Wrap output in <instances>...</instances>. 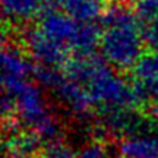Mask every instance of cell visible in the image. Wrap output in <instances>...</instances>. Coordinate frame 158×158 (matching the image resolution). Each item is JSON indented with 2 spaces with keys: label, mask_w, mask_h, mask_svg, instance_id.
<instances>
[{
  "label": "cell",
  "mask_w": 158,
  "mask_h": 158,
  "mask_svg": "<svg viewBox=\"0 0 158 158\" xmlns=\"http://www.w3.org/2000/svg\"><path fill=\"white\" fill-rule=\"evenodd\" d=\"M63 72L84 88L92 108L100 110L101 114L135 108L141 102L133 85L127 84L102 57L98 59L94 54L76 57L66 64Z\"/></svg>",
  "instance_id": "1"
},
{
  "label": "cell",
  "mask_w": 158,
  "mask_h": 158,
  "mask_svg": "<svg viewBox=\"0 0 158 158\" xmlns=\"http://www.w3.org/2000/svg\"><path fill=\"white\" fill-rule=\"evenodd\" d=\"M147 44L141 21L126 7H113L102 16L100 28L101 57L114 69L133 68Z\"/></svg>",
  "instance_id": "2"
},
{
  "label": "cell",
  "mask_w": 158,
  "mask_h": 158,
  "mask_svg": "<svg viewBox=\"0 0 158 158\" xmlns=\"http://www.w3.org/2000/svg\"><path fill=\"white\" fill-rule=\"evenodd\" d=\"M15 98L16 116L27 129L32 130L44 143L59 141L60 123L38 85L23 82L9 92Z\"/></svg>",
  "instance_id": "3"
},
{
  "label": "cell",
  "mask_w": 158,
  "mask_h": 158,
  "mask_svg": "<svg viewBox=\"0 0 158 158\" xmlns=\"http://www.w3.org/2000/svg\"><path fill=\"white\" fill-rule=\"evenodd\" d=\"M37 27L75 59L92 56L95 47L100 45V31L95 25L79 22L68 13L57 10L45 13Z\"/></svg>",
  "instance_id": "4"
},
{
  "label": "cell",
  "mask_w": 158,
  "mask_h": 158,
  "mask_svg": "<svg viewBox=\"0 0 158 158\" xmlns=\"http://www.w3.org/2000/svg\"><path fill=\"white\" fill-rule=\"evenodd\" d=\"M35 72L29 54L10 41H0V89L10 92Z\"/></svg>",
  "instance_id": "5"
},
{
  "label": "cell",
  "mask_w": 158,
  "mask_h": 158,
  "mask_svg": "<svg viewBox=\"0 0 158 158\" xmlns=\"http://www.w3.org/2000/svg\"><path fill=\"white\" fill-rule=\"evenodd\" d=\"M25 44L29 57L35 63H38L40 68L60 69L64 63H68L70 57L62 47H59L53 40L48 38L37 25L27 31Z\"/></svg>",
  "instance_id": "6"
},
{
  "label": "cell",
  "mask_w": 158,
  "mask_h": 158,
  "mask_svg": "<svg viewBox=\"0 0 158 158\" xmlns=\"http://www.w3.org/2000/svg\"><path fill=\"white\" fill-rule=\"evenodd\" d=\"M132 85L141 101L158 106V50L143 54L133 66Z\"/></svg>",
  "instance_id": "7"
},
{
  "label": "cell",
  "mask_w": 158,
  "mask_h": 158,
  "mask_svg": "<svg viewBox=\"0 0 158 158\" xmlns=\"http://www.w3.org/2000/svg\"><path fill=\"white\" fill-rule=\"evenodd\" d=\"M118 154L122 158H158V133L141 129L123 136Z\"/></svg>",
  "instance_id": "8"
},
{
  "label": "cell",
  "mask_w": 158,
  "mask_h": 158,
  "mask_svg": "<svg viewBox=\"0 0 158 158\" xmlns=\"http://www.w3.org/2000/svg\"><path fill=\"white\" fill-rule=\"evenodd\" d=\"M44 142L32 130H12L6 138L3 147L7 158H37Z\"/></svg>",
  "instance_id": "9"
},
{
  "label": "cell",
  "mask_w": 158,
  "mask_h": 158,
  "mask_svg": "<svg viewBox=\"0 0 158 158\" xmlns=\"http://www.w3.org/2000/svg\"><path fill=\"white\" fill-rule=\"evenodd\" d=\"M45 13V0H0V15L10 22L25 23Z\"/></svg>",
  "instance_id": "10"
},
{
  "label": "cell",
  "mask_w": 158,
  "mask_h": 158,
  "mask_svg": "<svg viewBox=\"0 0 158 158\" xmlns=\"http://www.w3.org/2000/svg\"><path fill=\"white\" fill-rule=\"evenodd\" d=\"M63 6L69 16L86 23H92L107 12V0H64Z\"/></svg>",
  "instance_id": "11"
},
{
  "label": "cell",
  "mask_w": 158,
  "mask_h": 158,
  "mask_svg": "<svg viewBox=\"0 0 158 158\" xmlns=\"http://www.w3.org/2000/svg\"><path fill=\"white\" fill-rule=\"evenodd\" d=\"M136 15L141 21L147 44L158 50V0H139Z\"/></svg>",
  "instance_id": "12"
},
{
  "label": "cell",
  "mask_w": 158,
  "mask_h": 158,
  "mask_svg": "<svg viewBox=\"0 0 158 158\" xmlns=\"http://www.w3.org/2000/svg\"><path fill=\"white\" fill-rule=\"evenodd\" d=\"M76 158H111L110 148L98 139L84 143L76 152Z\"/></svg>",
  "instance_id": "13"
},
{
  "label": "cell",
  "mask_w": 158,
  "mask_h": 158,
  "mask_svg": "<svg viewBox=\"0 0 158 158\" xmlns=\"http://www.w3.org/2000/svg\"><path fill=\"white\" fill-rule=\"evenodd\" d=\"M43 158H76V154L62 142H53L48 143Z\"/></svg>",
  "instance_id": "14"
},
{
  "label": "cell",
  "mask_w": 158,
  "mask_h": 158,
  "mask_svg": "<svg viewBox=\"0 0 158 158\" xmlns=\"http://www.w3.org/2000/svg\"><path fill=\"white\" fill-rule=\"evenodd\" d=\"M0 158H7V154H6V149L3 145H0Z\"/></svg>",
  "instance_id": "15"
},
{
  "label": "cell",
  "mask_w": 158,
  "mask_h": 158,
  "mask_svg": "<svg viewBox=\"0 0 158 158\" xmlns=\"http://www.w3.org/2000/svg\"><path fill=\"white\" fill-rule=\"evenodd\" d=\"M122 2H132V0H122Z\"/></svg>",
  "instance_id": "16"
}]
</instances>
